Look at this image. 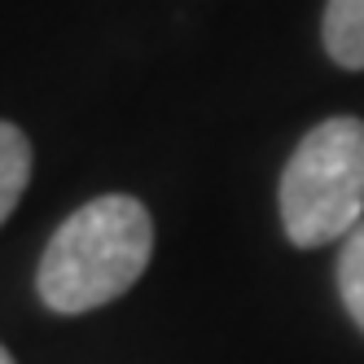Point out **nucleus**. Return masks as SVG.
<instances>
[{"mask_svg": "<svg viewBox=\"0 0 364 364\" xmlns=\"http://www.w3.org/2000/svg\"><path fill=\"white\" fill-rule=\"evenodd\" d=\"M149 255L154 220L145 202L127 193H106L84 202L53 232L36 272V290L53 311L80 316L132 290L149 268Z\"/></svg>", "mask_w": 364, "mask_h": 364, "instance_id": "f257e3e1", "label": "nucleus"}, {"mask_svg": "<svg viewBox=\"0 0 364 364\" xmlns=\"http://www.w3.org/2000/svg\"><path fill=\"white\" fill-rule=\"evenodd\" d=\"M364 211V119L338 114L299 141L281 176V224L294 246L351 237Z\"/></svg>", "mask_w": 364, "mask_h": 364, "instance_id": "f03ea898", "label": "nucleus"}, {"mask_svg": "<svg viewBox=\"0 0 364 364\" xmlns=\"http://www.w3.org/2000/svg\"><path fill=\"white\" fill-rule=\"evenodd\" d=\"M325 53L347 70H364V0L325 5Z\"/></svg>", "mask_w": 364, "mask_h": 364, "instance_id": "7ed1b4c3", "label": "nucleus"}, {"mask_svg": "<svg viewBox=\"0 0 364 364\" xmlns=\"http://www.w3.org/2000/svg\"><path fill=\"white\" fill-rule=\"evenodd\" d=\"M31 180V141L14 123L0 119V224L14 215V206L27 193Z\"/></svg>", "mask_w": 364, "mask_h": 364, "instance_id": "20e7f679", "label": "nucleus"}, {"mask_svg": "<svg viewBox=\"0 0 364 364\" xmlns=\"http://www.w3.org/2000/svg\"><path fill=\"white\" fill-rule=\"evenodd\" d=\"M338 290H343L351 321L364 329V224L343 242V255H338Z\"/></svg>", "mask_w": 364, "mask_h": 364, "instance_id": "39448f33", "label": "nucleus"}, {"mask_svg": "<svg viewBox=\"0 0 364 364\" xmlns=\"http://www.w3.org/2000/svg\"><path fill=\"white\" fill-rule=\"evenodd\" d=\"M0 364H14V355H9V351H5V347H0Z\"/></svg>", "mask_w": 364, "mask_h": 364, "instance_id": "423d86ee", "label": "nucleus"}]
</instances>
